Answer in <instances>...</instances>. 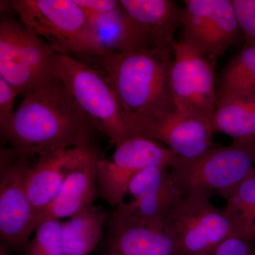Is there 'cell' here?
Instances as JSON below:
<instances>
[{
	"instance_id": "cell-11",
	"label": "cell",
	"mask_w": 255,
	"mask_h": 255,
	"mask_svg": "<svg viewBox=\"0 0 255 255\" xmlns=\"http://www.w3.org/2000/svg\"><path fill=\"white\" fill-rule=\"evenodd\" d=\"M171 87L176 109L212 124L218 104L213 62L174 40Z\"/></svg>"
},
{
	"instance_id": "cell-18",
	"label": "cell",
	"mask_w": 255,
	"mask_h": 255,
	"mask_svg": "<svg viewBox=\"0 0 255 255\" xmlns=\"http://www.w3.org/2000/svg\"><path fill=\"white\" fill-rule=\"evenodd\" d=\"M121 5L150 36L155 48L172 47L182 26L184 9L170 0H120Z\"/></svg>"
},
{
	"instance_id": "cell-24",
	"label": "cell",
	"mask_w": 255,
	"mask_h": 255,
	"mask_svg": "<svg viewBox=\"0 0 255 255\" xmlns=\"http://www.w3.org/2000/svg\"><path fill=\"white\" fill-rule=\"evenodd\" d=\"M240 31L246 41L245 47L255 46V0H232Z\"/></svg>"
},
{
	"instance_id": "cell-27",
	"label": "cell",
	"mask_w": 255,
	"mask_h": 255,
	"mask_svg": "<svg viewBox=\"0 0 255 255\" xmlns=\"http://www.w3.org/2000/svg\"><path fill=\"white\" fill-rule=\"evenodd\" d=\"M83 11L93 12H109L120 6L119 1L116 0H73Z\"/></svg>"
},
{
	"instance_id": "cell-21",
	"label": "cell",
	"mask_w": 255,
	"mask_h": 255,
	"mask_svg": "<svg viewBox=\"0 0 255 255\" xmlns=\"http://www.w3.org/2000/svg\"><path fill=\"white\" fill-rule=\"evenodd\" d=\"M224 213L235 237L255 243V168L227 199Z\"/></svg>"
},
{
	"instance_id": "cell-8",
	"label": "cell",
	"mask_w": 255,
	"mask_h": 255,
	"mask_svg": "<svg viewBox=\"0 0 255 255\" xmlns=\"http://www.w3.org/2000/svg\"><path fill=\"white\" fill-rule=\"evenodd\" d=\"M164 229L177 241L182 255H211L235 237L224 211L204 196H186L169 214Z\"/></svg>"
},
{
	"instance_id": "cell-15",
	"label": "cell",
	"mask_w": 255,
	"mask_h": 255,
	"mask_svg": "<svg viewBox=\"0 0 255 255\" xmlns=\"http://www.w3.org/2000/svg\"><path fill=\"white\" fill-rule=\"evenodd\" d=\"M99 255H182L177 241L163 228L144 224L114 210Z\"/></svg>"
},
{
	"instance_id": "cell-2",
	"label": "cell",
	"mask_w": 255,
	"mask_h": 255,
	"mask_svg": "<svg viewBox=\"0 0 255 255\" xmlns=\"http://www.w3.org/2000/svg\"><path fill=\"white\" fill-rule=\"evenodd\" d=\"M172 56L169 47L78 59L95 69L110 85L130 128L134 119L177 111L171 87Z\"/></svg>"
},
{
	"instance_id": "cell-5",
	"label": "cell",
	"mask_w": 255,
	"mask_h": 255,
	"mask_svg": "<svg viewBox=\"0 0 255 255\" xmlns=\"http://www.w3.org/2000/svg\"><path fill=\"white\" fill-rule=\"evenodd\" d=\"M57 75L96 130L115 145L132 136L117 96L95 69L71 55L58 54Z\"/></svg>"
},
{
	"instance_id": "cell-25",
	"label": "cell",
	"mask_w": 255,
	"mask_h": 255,
	"mask_svg": "<svg viewBox=\"0 0 255 255\" xmlns=\"http://www.w3.org/2000/svg\"><path fill=\"white\" fill-rule=\"evenodd\" d=\"M18 95L14 87L0 75V128L12 117L15 99Z\"/></svg>"
},
{
	"instance_id": "cell-17",
	"label": "cell",
	"mask_w": 255,
	"mask_h": 255,
	"mask_svg": "<svg viewBox=\"0 0 255 255\" xmlns=\"http://www.w3.org/2000/svg\"><path fill=\"white\" fill-rule=\"evenodd\" d=\"M92 141L94 140L71 148L41 154L36 163L28 169L25 187L36 216V223L38 216L56 197L65 178L85 147Z\"/></svg>"
},
{
	"instance_id": "cell-20",
	"label": "cell",
	"mask_w": 255,
	"mask_h": 255,
	"mask_svg": "<svg viewBox=\"0 0 255 255\" xmlns=\"http://www.w3.org/2000/svg\"><path fill=\"white\" fill-rule=\"evenodd\" d=\"M255 102V46L244 47L223 71L218 101Z\"/></svg>"
},
{
	"instance_id": "cell-7",
	"label": "cell",
	"mask_w": 255,
	"mask_h": 255,
	"mask_svg": "<svg viewBox=\"0 0 255 255\" xmlns=\"http://www.w3.org/2000/svg\"><path fill=\"white\" fill-rule=\"evenodd\" d=\"M171 149L155 140L132 135L116 145L113 155L98 159L97 164L99 194L111 206L124 202L132 178L150 166H166L170 168L179 158Z\"/></svg>"
},
{
	"instance_id": "cell-23",
	"label": "cell",
	"mask_w": 255,
	"mask_h": 255,
	"mask_svg": "<svg viewBox=\"0 0 255 255\" xmlns=\"http://www.w3.org/2000/svg\"><path fill=\"white\" fill-rule=\"evenodd\" d=\"M26 255H64L62 223L57 220L43 221L36 230Z\"/></svg>"
},
{
	"instance_id": "cell-13",
	"label": "cell",
	"mask_w": 255,
	"mask_h": 255,
	"mask_svg": "<svg viewBox=\"0 0 255 255\" xmlns=\"http://www.w3.org/2000/svg\"><path fill=\"white\" fill-rule=\"evenodd\" d=\"M130 130L132 136L163 142L184 160L198 158L214 145L211 123L177 110L134 119Z\"/></svg>"
},
{
	"instance_id": "cell-6",
	"label": "cell",
	"mask_w": 255,
	"mask_h": 255,
	"mask_svg": "<svg viewBox=\"0 0 255 255\" xmlns=\"http://www.w3.org/2000/svg\"><path fill=\"white\" fill-rule=\"evenodd\" d=\"M11 7L23 26L43 37L58 54L80 56L85 52L89 20L73 0H13Z\"/></svg>"
},
{
	"instance_id": "cell-9",
	"label": "cell",
	"mask_w": 255,
	"mask_h": 255,
	"mask_svg": "<svg viewBox=\"0 0 255 255\" xmlns=\"http://www.w3.org/2000/svg\"><path fill=\"white\" fill-rule=\"evenodd\" d=\"M33 157L11 147L0 152V236L7 246L23 248L37 228L25 187Z\"/></svg>"
},
{
	"instance_id": "cell-4",
	"label": "cell",
	"mask_w": 255,
	"mask_h": 255,
	"mask_svg": "<svg viewBox=\"0 0 255 255\" xmlns=\"http://www.w3.org/2000/svg\"><path fill=\"white\" fill-rule=\"evenodd\" d=\"M58 55L47 42L12 18H1L0 75L18 95L27 97L58 78Z\"/></svg>"
},
{
	"instance_id": "cell-3",
	"label": "cell",
	"mask_w": 255,
	"mask_h": 255,
	"mask_svg": "<svg viewBox=\"0 0 255 255\" xmlns=\"http://www.w3.org/2000/svg\"><path fill=\"white\" fill-rule=\"evenodd\" d=\"M255 150V139L234 140L231 145H214L193 160L179 157L169 169L185 196L226 199L254 169Z\"/></svg>"
},
{
	"instance_id": "cell-14",
	"label": "cell",
	"mask_w": 255,
	"mask_h": 255,
	"mask_svg": "<svg viewBox=\"0 0 255 255\" xmlns=\"http://www.w3.org/2000/svg\"><path fill=\"white\" fill-rule=\"evenodd\" d=\"M84 12L89 20V33L85 52L78 58L155 48L145 30L121 4L117 9L109 12Z\"/></svg>"
},
{
	"instance_id": "cell-16",
	"label": "cell",
	"mask_w": 255,
	"mask_h": 255,
	"mask_svg": "<svg viewBox=\"0 0 255 255\" xmlns=\"http://www.w3.org/2000/svg\"><path fill=\"white\" fill-rule=\"evenodd\" d=\"M100 157L95 142L85 147L54 200L37 218V228L43 221L72 218L93 206L100 195L97 178V164Z\"/></svg>"
},
{
	"instance_id": "cell-19",
	"label": "cell",
	"mask_w": 255,
	"mask_h": 255,
	"mask_svg": "<svg viewBox=\"0 0 255 255\" xmlns=\"http://www.w3.org/2000/svg\"><path fill=\"white\" fill-rule=\"evenodd\" d=\"M108 214L92 206L62 223L64 255H88L98 248L105 236Z\"/></svg>"
},
{
	"instance_id": "cell-10",
	"label": "cell",
	"mask_w": 255,
	"mask_h": 255,
	"mask_svg": "<svg viewBox=\"0 0 255 255\" xmlns=\"http://www.w3.org/2000/svg\"><path fill=\"white\" fill-rule=\"evenodd\" d=\"M182 41L211 62L236 46L241 32L232 0H187Z\"/></svg>"
},
{
	"instance_id": "cell-28",
	"label": "cell",
	"mask_w": 255,
	"mask_h": 255,
	"mask_svg": "<svg viewBox=\"0 0 255 255\" xmlns=\"http://www.w3.org/2000/svg\"><path fill=\"white\" fill-rule=\"evenodd\" d=\"M0 255H10L8 246L1 242L0 245Z\"/></svg>"
},
{
	"instance_id": "cell-1",
	"label": "cell",
	"mask_w": 255,
	"mask_h": 255,
	"mask_svg": "<svg viewBox=\"0 0 255 255\" xmlns=\"http://www.w3.org/2000/svg\"><path fill=\"white\" fill-rule=\"evenodd\" d=\"M0 130L11 147L35 157L91 141L96 128L57 78L25 97Z\"/></svg>"
},
{
	"instance_id": "cell-12",
	"label": "cell",
	"mask_w": 255,
	"mask_h": 255,
	"mask_svg": "<svg viewBox=\"0 0 255 255\" xmlns=\"http://www.w3.org/2000/svg\"><path fill=\"white\" fill-rule=\"evenodd\" d=\"M127 194L131 201L122 203L116 210L138 222L161 228L171 211L185 197L169 167L159 165L139 172L130 181Z\"/></svg>"
},
{
	"instance_id": "cell-29",
	"label": "cell",
	"mask_w": 255,
	"mask_h": 255,
	"mask_svg": "<svg viewBox=\"0 0 255 255\" xmlns=\"http://www.w3.org/2000/svg\"><path fill=\"white\" fill-rule=\"evenodd\" d=\"M254 162H255V154H254Z\"/></svg>"
},
{
	"instance_id": "cell-26",
	"label": "cell",
	"mask_w": 255,
	"mask_h": 255,
	"mask_svg": "<svg viewBox=\"0 0 255 255\" xmlns=\"http://www.w3.org/2000/svg\"><path fill=\"white\" fill-rule=\"evenodd\" d=\"M211 255H255V250L249 242L232 237L223 241Z\"/></svg>"
},
{
	"instance_id": "cell-22",
	"label": "cell",
	"mask_w": 255,
	"mask_h": 255,
	"mask_svg": "<svg viewBox=\"0 0 255 255\" xmlns=\"http://www.w3.org/2000/svg\"><path fill=\"white\" fill-rule=\"evenodd\" d=\"M212 128L214 132H223L234 140L255 139V102L218 101Z\"/></svg>"
}]
</instances>
